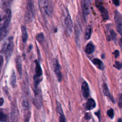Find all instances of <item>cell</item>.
Masks as SVG:
<instances>
[{
  "label": "cell",
  "mask_w": 122,
  "mask_h": 122,
  "mask_svg": "<svg viewBox=\"0 0 122 122\" xmlns=\"http://www.w3.org/2000/svg\"><path fill=\"white\" fill-rule=\"evenodd\" d=\"M16 65L18 71L20 75L22 74V63L20 57H18L16 59Z\"/></svg>",
  "instance_id": "9a60e30c"
},
{
  "label": "cell",
  "mask_w": 122,
  "mask_h": 122,
  "mask_svg": "<svg viewBox=\"0 0 122 122\" xmlns=\"http://www.w3.org/2000/svg\"><path fill=\"white\" fill-rule=\"evenodd\" d=\"M113 3L116 6H119V0H112Z\"/></svg>",
  "instance_id": "f1b7e54d"
},
{
  "label": "cell",
  "mask_w": 122,
  "mask_h": 122,
  "mask_svg": "<svg viewBox=\"0 0 122 122\" xmlns=\"http://www.w3.org/2000/svg\"><path fill=\"white\" fill-rule=\"evenodd\" d=\"M22 106L24 112V120L25 121H29L30 114V112L29 103L26 99H23L22 101Z\"/></svg>",
  "instance_id": "8992f818"
},
{
  "label": "cell",
  "mask_w": 122,
  "mask_h": 122,
  "mask_svg": "<svg viewBox=\"0 0 122 122\" xmlns=\"http://www.w3.org/2000/svg\"><path fill=\"white\" fill-rule=\"evenodd\" d=\"M103 93H104V94H105L106 96L109 97L111 99V100L112 102H113V98H112V95H111V94H110V92H109V89H108V86H107V85H106V83H104V84H103Z\"/></svg>",
  "instance_id": "ffe728a7"
},
{
  "label": "cell",
  "mask_w": 122,
  "mask_h": 122,
  "mask_svg": "<svg viewBox=\"0 0 122 122\" xmlns=\"http://www.w3.org/2000/svg\"><path fill=\"white\" fill-rule=\"evenodd\" d=\"M113 54H114L115 57V58H117V57L119 56V51H118V50H115V51H114Z\"/></svg>",
  "instance_id": "f546056e"
},
{
  "label": "cell",
  "mask_w": 122,
  "mask_h": 122,
  "mask_svg": "<svg viewBox=\"0 0 122 122\" xmlns=\"http://www.w3.org/2000/svg\"><path fill=\"white\" fill-rule=\"evenodd\" d=\"M97 7H98L101 11L102 18L104 20L108 19V14L107 10L102 5H100V4L97 5Z\"/></svg>",
  "instance_id": "4fadbf2b"
},
{
  "label": "cell",
  "mask_w": 122,
  "mask_h": 122,
  "mask_svg": "<svg viewBox=\"0 0 122 122\" xmlns=\"http://www.w3.org/2000/svg\"><path fill=\"white\" fill-rule=\"evenodd\" d=\"M85 118L86 119H89L90 118V115H89V113H86V115H85Z\"/></svg>",
  "instance_id": "d6a6232c"
},
{
  "label": "cell",
  "mask_w": 122,
  "mask_h": 122,
  "mask_svg": "<svg viewBox=\"0 0 122 122\" xmlns=\"http://www.w3.org/2000/svg\"><path fill=\"white\" fill-rule=\"evenodd\" d=\"M93 63L97 66V67L100 69L103 70L104 69V65L102 62L97 58H95L92 60Z\"/></svg>",
  "instance_id": "ac0fdd59"
},
{
  "label": "cell",
  "mask_w": 122,
  "mask_h": 122,
  "mask_svg": "<svg viewBox=\"0 0 122 122\" xmlns=\"http://www.w3.org/2000/svg\"><path fill=\"white\" fill-rule=\"evenodd\" d=\"M21 37H22V41L24 42H25L28 38V32L26 30V28L25 26H21Z\"/></svg>",
  "instance_id": "2e32d148"
},
{
  "label": "cell",
  "mask_w": 122,
  "mask_h": 122,
  "mask_svg": "<svg viewBox=\"0 0 122 122\" xmlns=\"http://www.w3.org/2000/svg\"><path fill=\"white\" fill-rule=\"evenodd\" d=\"M81 92L83 96L85 98H87L90 93V91H89V88L88 85L86 81H84L83 82L81 85Z\"/></svg>",
  "instance_id": "8fae6325"
},
{
  "label": "cell",
  "mask_w": 122,
  "mask_h": 122,
  "mask_svg": "<svg viewBox=\"0 0 122 122\" xmlns=\"http://www.w3.org/2000/svg\"><path fill=\"white\" fill-rule=\"evenodd\" d=\"M19 111L18 107L16 104H13L10 112V120L12 122H16L18 121L19 118Z\"/></svg>",
  "instance_id": "9c48e42d"
},
{
  "label": "cell",
  "mask_w": 122,
  "mask_h": 122,
  "mask_svg": "<svg viewBox=\"0 0 122 122\" xmlns=\"http://www.w3.org/2000/svg\"><path fill=\"white\" fill-rule=\"evenodd\" d=\"M62 22L64 28L69 35L71 34L72 30V21L71 15L67 10H66L62 16Z\"/></svg>",
  "instance_id": "3957f363"
},
{
  "label": "cell",
  "mask_w": 122,
  "mask_h": 122,
  "mask_svg": "<svg viewBox=\"0 0 122 122\" xmlns=\"http://www.w3.org/2000/svg\"><path fill=\"white\" fill-rule=\"evenodd\" d=\"M91 32H92V29L90 26H88L87 27L85 31V38L86 40H89L91 37Z\"/></svg>",
  "instance_id": "44dd1931"
},
{
  "label": "cell",
  "mask_w": 122,
  "mask_h": 122,
  "mask_svg": "<svg viewBox=\"0 0 122 122\" xmlns=\"http://www.w3.org/2000/svg\"><path fill=\"white\" fill-rule=\"evenodd\" d=\"M107 115H108V116L111 118V119H112L114 117V112H113V110L112 109H109L107 112Z\"/></svg>",
  "instance_id": "cb8c5ba5"
},
{
  "label": "cell",
  "mask_w": 122,
  "mask_h": 122,
  "mask_svg": "<svg viewBox=\"0 0 122 122\" xmlns=\"http://www.w3.org/2000/svg\"><path fill=\"white\" fill-rule=\"evenodd\" d=\"M13 50V37H9L4 41L1 50L2 53H3L6 58L10 57Z\"/></svg>",
  "instance_id": "7a4b0ae2"
},
{
  "label": "cell",
  "mask_w": 122,
  "mask_h": 122,
  "mask_svg": "<svg viewBox=\"0 0 122 122\" xmlns=\"http://www.w3.org/2000/svg\"><path fill=\"white\" fill-rule=\"evenodd\" d=\"M120 45L121 46V47L122 48V37L120 39Z\"/></svg>",
  "instance_id": "836d02e7"
},
{
  "label": "cell",
  "mask_w": 122,
  "mask_h": 122,
  "mask_svg": "<svg viewBox=\"0 0 122 122\" xmlns=\"http://www.w3.org/2000/svg\"><path fill=\"white\" fill-rule=\"evenodd\" d=\"M44 36L42 33H39L36 36V39L37 40V41H39V43L42 42L44 41Z\"/></svg>",
  "instance_id": "7402d4cb"
},
{
  "label": "cell",
  "mask_w": 122,
  "mask_h": 122,
  "mask_svg": "<svg viewBox=\"0 0 122 122\" xmlns=\"http://www.w3.org/2000/svg\"><path fill=\"white\" fill-rule=\"evenodd\" d=\"M96 103L94 100L92 99H89L86 103V108L88 110H92L95 108Z\"/></svg>",
  "instance_id": "e0dca14e"
},
{
  "label": "cell",
  "mask_w": 122,
  "mask_h": 122,
  "mask_svg": "<svg viewBox=\"0 0 122 122\" xmlns=\"http://www.w3.org/2000/svg\"><path fill=\"white\" fill-rule=\"evenodd\" d=\"M120 121H121V122H122V119H119V120H118V122H120Z\"/></svg>",
  "instance_id": "e575fe53"
},
{
  "label": "cell",
  "mask_w": 122,
  "mask_h": 122,
  "mask_svg": "<svg viewBox=\"0 0 122 122\" xmlns=\"http://www.w3.org/2000/svg\"><path fill=\"white\" fill-rule=\"evenodd\" d=\"M118 105L120 108L122 107V94H120L119 95Z\"/></svg>",
  "instance_id": "4316f807"
},
{
  "label": "cell",
  "mask_w": 122,
  "mask_h": 122,
  "mask_svg": "<svg viewBox=\"0 0 122 122\" xmlns=\"http://www.w3.org/2000/svg\"><path fill=\"white\" fill-rule=\"evenodd\" d=\"M57 110L58 112L60 114V118H59V121L61 122H66V119L65 117V116L63 113V110L61 107V106L60 102H57Z\"/></svg>",
  "instance_id": "30bf717a"
},
{
  "label": "cell",
  "mask_w": 122,
  "mask_h": 122,
  "mask_svg": "<svg viewBox=\"0 0 122 122\" xmlns=\"http://www.w3.org/2000/svg\"><path fill=\"white\" fill-rule=\"evenodd\" d=\"M94 51V47L92 43H89L86 46L85 51L86 52V53L89 54H92L93 53Z\"/></svg>",
  "instance_id": "d6986e66"
},
{
  "label": "cell",
  "mask_w": 122,
  "mask_h": 122,
  "mask_svg": "<svg viewBox=\"0 0 122 122\" xmlns=\"http://www.w3.org/2000/svg\"><path fill=\"white\" fill-rule=\"evenodd\" d=\"M110 37H111V38L112 40H113L114 41H115L116 38V35L115 32L113 31V30H110Z\"/></svg>",
  "instance_id": "d4e9b609"
},
{
  "label": "cell",
  "mask_w": 122,
  "mask_h": 122,
  "mask_svg": "<svg viewBox=\"0 0 122 122\" xmlns=\"http://www.w3.org/2000/svg\"><path fill=\"white\" fill-rule=\"evenodd\" d=\"M114 20L118 31L121 33L122 31V18L121 14L117 10L115 11Z\"/></svg>",
  "instance_id": "52a82bcc"
},
{
  "label": "cell",
  "mask_w": 122,
  "mask_h": 122,
  "mask_svg": "<svg viewBox=\"0 0 122 122\" xmlns=\"http://www.w3.org/2000/svg\"><path fill=\"white\" fill-rule=\"evenodd\" d=\"M27 4L34 5V1L33 0H27Z\"/></svg>",
  "instance_id": "83f0119b"
},
{
  "label": "cell",
  "mask_w": 122,
  "mask_h": 122,
  "mask_svg": "<svg viewBox=\"0 0 122 122\" xmlns=\"http://www.w3.org/2000/svg\"><path fill=\"white\" fill-rule=\"evenodd\" d=\"M7 117L5 114L3 112H0V121L1 122H6L7 121Z\"/></svg>",
  "instance_id": "603a6c76"
},
{
  "label": "cell",
  "mask_w": 122,
  "mask_h": 122,
  "mask_svg": "<svg viewBox=\"0 0 122 122\" xmlns=\"http://www.w3.org/2000/svg\"><path fill=\"white\" fill-rule=\"evenodd\" d=\"M114 67H115L118 69H120L122 68V63H120L119 61H115V64L114 65Z\"/></svg>",
  "instance_id": "484cf974"
},
{
  "label": "cell",
  "mask_w": 122,
  "mask_h": 122,
  "mask_svg": "<svg viewBox=\"0 0 122 122\" xmlns=\"http://www.w3.org/2000/svg\"><path fill=\"white\" fill-rule=\"evenodd\" d=\"M11 17V10L10 9H7L2 18V23L0 26V40L3 38L7 33V29L10 21Z\"/></svg>",
  "instance_id": "6da1fadb"
},
{
  "label": "cell",
  "mask_w": 122,
  "mask_h": 122,
  "mask_svg": "<svg viewBox=\"0 0 122 122\" xmlns=\"http://www.w3.org/2000/svg\"><path fill=\"white\" fill-rule=\"evenodd\" d=\"M4 103V100L2 98L0 97V106H1Z\"/></svg>",
  "instance_id": "4dcf8cb0"
},
{
  "label": "cell",
  "mask_w": 122,
  "mask_h": 122,
  "mask_svg": "<svg viewBox=\"0 0 122 122\" xmlns=\"http://www.w3.org/2000/svg\"><path fill=\"white\" fill-rule=\"evenodd\" d=\"M39 5L44 13L51 16L53 13V3L52 0H39Z\"/></svg>",
  "instance_id": "277c9868"
},
{
  "label": "cell",
  "mask_w": 122,
  "mask_h": 122,
  "mask_svg": "<svg viewBox=\"0 0 122 122\" xmlns=\"http://www.w3.org/2000/svg\"><path fill=\"white\" fill-rule=\"evenodd\" d=\"M35 72H36V74L35 76L37 77H40L42 75V70L40 65V63L38 61L35 60Z\"/></svg>",
  "instance_id": "7c38bea8"
},
{
  "label": "cell",
  "mask_w": 122,
  "mask_h": 122,
  "mask_svg": "<svg viewBox=\"0 0 122 122\" xmlns=\"http://www.w3.org/2000/svg\"><path fill=\"white\" fill-rule=\"evenodd\" d=\"M53 70L56 74V76L59 81H61L62 80V73L61 72V67L60 64L58 62L57 60L54 59L53 61Z\"/></svg>",
  "instance_id": "5b68a950"
},
{
  "label": "cell",
  "mask_w": 122,
  "mask_h": 122,
  "mask_svg": "<svg viewBox=\"0 0 122 122\" xmlns=\"http://www.w3.org/2000/svg\"><path fill=\"white\" fill-rule=\"evenodd\" d=\"M90 1V0H81L82 13L85 20L86 19V18L89 13Z\"/></svg>",
  "instance_id": "ba28073f"
},
{
  "label": "cell",
  "mask_w": 122,
  "mask_h": 122,
  "mask_svg": "<svg viewBox=\"0 0 122 122\" xmlns=\"http://www.w3.org/2000/svg\"><path fill=\"white\" fill-rule=\"evenodd\" d=\"M2 61H3V58L1 56H0V67L1 66V65L2 64Z\"/></svg>",
  "instance_id": "1f68e13d"
},
{
  "label": "cell",
  "mask_w": 122,
  "mask_h": 122,
  "mask_svg": "<svg viewBox=\"0 0 122 122\" xmlns=\"http://www.w3.org/2000/svg\"><path fill=\"white\" fill-rule=\"evenodd\" d=\"M10 82L11 86L13 88H15L16 86V74L14 70L12 71L10 79Z\"/></svg>",
  "instance_id": "5bb4252c"
}]
</instances>
